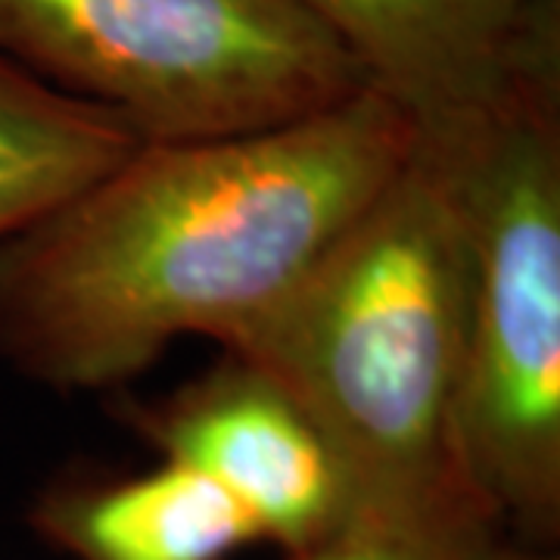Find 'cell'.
Here are the masks:
<instances>
[{"instance_id": "7a4b0ae2", "label": "cell", "mask_w": 560, "mask_h": 560, "mask_svg": "<svg viewBox=\"0 0 560 560\" xmlns=\"http://www.w3.org/2000/svg\"><path fill=\"white\" fill-rule=\"evenodd\" d=\"M467 330L470 246L458 187L418 135L340 241L219 346L305 405L364 508H423L470 495L452 448Z\"/></svg>"}, {"instance_id": "277c9868", "label": "cell", "mask_w": 560, "mask_h": 560, "mask_svg": "<svg viewBox=\"0 0 560 560\" xmlns=\"http://www.w3.org/2000/svg\"><path fill=\"white\" fill-rule=\"evenodd\" d=\"M0 54L140 143L259 135L371 88L300 0H0Z\"/></svg>"}, {"instance_id": "3957f363", "label": "cell", "mask_w": 560, "mask_h": 560, "mask_svg": "<svg viewBox=\"0 0 560 560\" xmlns=\"http://www.w3.org/2000/svg\"><path fill=\"white\" fill-rule=\"evenodd\" d=\"M420 138L452 168L470 246L458 480L523 539L560 548V72Z\"/></svg>"}, {"instance_id": "8992f818", "label": "cell", "mask_w": 560, "mask_h": 560, "mask_svg": "<svg viewBox=\"0 0 560 560\" xmlns=\"http://www.w3.org/2000/svg\"><path fill=\"white\" fill-rule=\"evenodd\" d=\"M364 79L440 135L560 72V0H300Z\"/></svg>"}, {"instance_id": "ba28073f", "label": "cell", "mask_w": 560, "mask_h": 560, "mask_svg": "<svg viewBox=\"0 0 560 560\" xmlns=\"http://www.w3.org/2000/svg\"><path fill=\"white\" fill-rule=\"evenodd\" d=\"M140 147L106 109L44 84L0 54V243Z\"/></svg>"}, {"instance_id": "52a82bcc", "label": "cell", "mask_w": 560, "mask_h": 560, "mask_svg": "<svg viewBox=\"0 0 560 560\" xmlns=\"http://www.w3.org/2000/svg\"><path fill=\"white\" fill-rule=\"evenodd\" d=\"M25 526L69 560H234L261 545L215 482L165 458L143 470H60L32 495Z\"/></svg>"}, {"instance_id": "5b68a950", "label": "cell", "mask_w": 560, "mask_h": 560, "mask_svg": "<svg viewBox=\"0 0 560 560\" xmlns=\"http://www.w3.org/2000/svg\"><path fill=\"white\" fill-rule=\"evenodd\" d=\"M119 418L156 458L219 486L283 558L334 536L364 511L340 452L287 386L224 352L206 374L153 401H121Z\"/></svg>"}, {"instance_id": "6da1fadb", "label": "cell", "mask_w": 560, "mask_h": 560, "mask_svg": "<svg viewBox=\"0 0 560 560\" xmlns=\"http://www.w3.org/2000/svg\"><path fill=\"white\" fill-rule=\"evenodd\" d=\"M415 140L364 88L259 135L140 143L0 243V359L60 393H103L180 337L221 342L300 283Z\"/></svg>"}, {"instance_id": "9c48e42d", "label": "cell", "mask_w": 560, "mask_h": 560, "mask_svg": "<svg viewBox=\"0 0 560 560\" xmlns=\"http://www.w3.org/2000/svg\"><path fill=\"white\" fill-rule=\"evenodd\" d=\"M283 560H560L474 495L423 508H364L334 536Z\"/></svg>"}]
</instances>
